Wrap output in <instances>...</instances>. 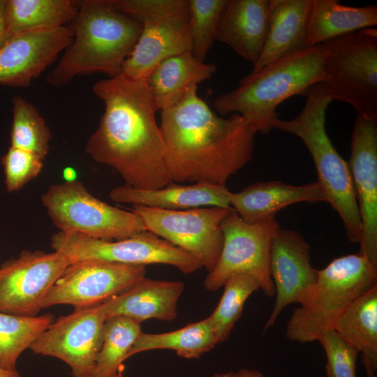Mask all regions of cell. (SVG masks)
<instances>
[{
  "label": "cell",
  "mask_w": 377,
  "mask_h": 377,
  "mask_svg": "<svg viewBox=\"0 0 377 377\" xmlns=\"http://www.w3.org/2000/svg\"><path fill=\"white\" fill-rule=\"evenodd\" d=\"M142 31L122 68L123 75L146 80L163 59L191 50L188 8L175 15L143 23Z\"/></svg>",
  "instance_id": "ac0fdd59"
},
{
  "label": "cell",
  "mask_w": 377,
  "mask_h": 377,
  "mask_svg": "<svg viewBox=\"0 0 377 377\" xmlns=\"http://www.w3.org/2000/svg\"><path fill=\"white\" fill-rule=\"evenodd\" d=\"M10 147L26 149L43 158L48 154L50 130L36 107L20 96L12 99Z\"/></svg>",
  "instance_id": "4dcf8cb0"
},
{
  "label": "cell",
  "mask_w": 377,
  "mask_h": 377,
  "mask_svg": "<svg viewBox=\"0 0 377 377\" xmlns=\"http://www.w3.org/2000/svg\"><path fill=\"white\" fill-rule=\"evenodd\" d=\"M110 3L141 24L164 19L188 8V0H110Z\"/></svg>",
  "instance_id": "d590c367"
},
{
  "label": "cell",
  "mask_w": 377,
  "mask_h": 377,
  "mask_svg": "<svg viewBox=\"0 0 377 377\" xmlns=\"http://www.w3.org/2000/svg\"><path fill=\"white\" fill-rule=\"evenodd\" d=\"M377 25V6L353 7L336 0H311L306 20L310 46Z\"/></svg>",
  "instance_id": "d4e9b609"
},
{
  "label": "cell",
  "mask_w": 377,
  "mask_h": 377,
  "mask_svg": "<svg viewBox=\"0 0 377 377\" xmlns=\"http://www.w3.org/2000/svg\"><path fill=\"white\" fill-rule=\"evenodd\" d=\"M44 159L32 151L10 147L1 159L7 191H17L35 179L43 168Z\"/></svg>",
  "instance_id": "836d02e7"
},
{
  "label": "cell",
  "mask_w": 377,
  "mask_h": 377,
  "mask_svg": "<svg viewBox=\"0 0 377 377\" xmlns=\"http://www.w3.org/2000/svg\"><path fill=\"white\" fill-rule=\"evenodd\" d=\"M222 251L215 267L204 280L205 288L216 291L231 277L246 274L258 281L260 289L268 297L275 294L269 274L272 244L280 226L275 216L248 223L232 210L221 224Z\"/></svg>",
  "instance_id": "9c48e42d"
},
{
  "label": "cell",
  "mask_w": 377,
  "mask_h": 377,
  "mask_svg": "<svg viewBox=\"0 0 377 377\" xmlns=\"http://www.w3.org/2000/svg\"><path fill=\"white\" fill-rule=\"evenodd\" d=\"M197 87L161 110L166 170L171 182L226 186L251 160L257 131L239 114L217 115Z\"/></svg>",
  "instance_id": "7a4b0ae2"
},
{
  "label": "cell",
  "mask_w": 377,
  "mask_h": 377,
  "mask_svg": "<svg viewBox=\"0 0 377 377\" xmlns=\"http://www.w3.org/2000/svg\"><path fill=\"white\" fill-rule=\"evenodd\" d=\"M269 0H227L215 40L225 43L254 66L265 44Z\"/></svg>",
  "instance_id": "ffe728a7"
},
{
  "label": "cell",
  "mask_w": 377,
  "mask_h": 377,
  "mask_svg": "<svg viewBox=\"0 0 377 377\" xmlns=\"http://www.w3.org/2000/svg\"><path fill=\"white\" fill-rule=\"evenodd\" d=\"M302 95L306 101L301 112L292 119H279L274 128L298 137L305 145L325 202L341 219L348 242L359 244L362 221L349 166L333 146L325 128L327 108L333 98L322 83L312 85Z\"/></svg>",
  "instance_id": "5b68a950"
},
{
  "label": "cell",
  "mask_w": 377,
  "mask_h": 377,
  "mask_svg": "<svg viewBox=\"0 0 377 377\" xmlns=\"http://www.w3.org/2000/svg\"><path fill=\"white\" fill-rule=\"evenodd\" d=\"M50 245L70 264L87 260L142 266L163 264L173 266L186 274L202 267L190 253L148 230L114 241L58 231L52 235Z\"/></svg>",
  "instance_id": "30bf717a"
},
{
  "label": "cell",
  "mask_w": 377,
  "mask_h": 377,
  "mask_svg": "<svg viewBox=\"0 0 377 377\" xmlns=\"http://www.w3.org/2000/svg\"><path fill=\"white\" fill-rule=\"evenodd\" d=\"M367 377H376V376H368Z\"/></svg>",
  "instance_id": "60d3db41"
},
{
  "label": "cell",
  "mask_w": 377,
  "mask_h": 377,
  "mask_svg": "<svg viewBox=\"0 0 377 377\" xmlns=\"http://www.w3.org/2000/svg\"><path fill=\"white\" fill-rule=\"evenodd\" d=\"M269 268L275 302L264 332L274 325L287 306L297 303L299 293L316 282L318 276V270L311 265L309 244L293 230H278L270 249Z\"/></svg>",
  "instance_id": "e0dca14e"
},
{
  "label": "cell",
  "mask_w": 377,
  "mask_h": 377,
  "mask_svg": "<svg viewBox=\"0 0 377 377\" xmlns=\"http://www.w3.org/2000/svg\"><path fill=\"white\" fill-rule=\"evenodd\" d=\"M92 90L105 110L86 142V153L131 187L154 189L170 184L157 110L146 80L121 74L97 81Z\"/></svg>",
  "instance_id": "6da1fadb"
},
{
  "label": "cell",
  "mask_w": 377,
  "mask_h": 377,
  "mask_svg": "<svg viewBox=\"0 0 377 377\" xmlns=\"http://www.w3.org/2000/svg\"><path fill=\"white\" fill-rule=\"evenodd\" d=\"M213 377H265L260 371L254 369H240L235 371H229L223 373H216Z\"/></svg>",
  "instance_id": "8d00e7d4"
},
{
  "label": "cell",
  "mask_w": 377,
  "mask_h": 377,
  "mask_svg": "<svg viewBox=\"0 0 377 377\" xmlns=\"http://www.w3.org/2000/svg\"><path fill=\"white\" fill-rule=\"evenodd\" d=\"M0 377H22L16 369H6L0 367Z\"/></svg>",
  "instance_id": "f35d334b"
},
{
  "label": "cell",
  "mask_w": 377,
  "mask_h": 377,
  "mask_svg": "<svg viewBox=\"0 0 377 377\" xmlns=\"http://www.w3.org/2000/svg\"><path fill=\"white\" fill-rule=\"evenodd\" d=\"M70 265L62 254L23 250L0 266V312L38 316L51 288Z\"/></svg>",
  "instance_id": "4fadbf2b"
},
{
  "label": "cell",
  "mask_w": 377,
  "mask_h": 377,
  "mask_svg": "<svg viewBox=\"0 0 377 377\" xmlns=\"http://www.w3.org/2000/svg\"><path fill=\"white\" fill-rule=\"evenodd\" d=\"M100 304L75 308L71 313L58 318L29 349L62 360L73 377H93L106 319Z\"/></svg>",
  "instance_id": "7c38bea8"
},
{
  "label": "cell",
  "mask_w": 377,
  "mask_h": 377,
  "mask_svg": "<svg viewBox=\"0 0 377 377\" xmlns=\"http://www.w3.org/2000/svg\"><path fill=\"white\" fill-rule=\"evenodd\" d=\"M114 377H121V376L119 374H117V376H115Z\"/></svg>",
  "instance_id": "ab89813d"
},
{
  "label": "cell",
  "mask_w": 377,
  "mask_h": 377,
  "mask_svg": "<svg viewBox=\"0 0 377 377\" xmlns=\"http://www.w3.org/2000/svg\"><path fill=\"white\" fill-rule=\"evenodd\" d=\"M327 357V377H357L359 351L334 329L324 332L318 340Z\"/></svg>",
  "instance_id": "e575fe53"
},
{
  "label": "cell",
  "mask_w": 377,
  "mask_h": 377,
  "mask_svg": "<svg viewBox=\"0 0 377 377\" xmlns=\"http://www.w3.org/2000/svg\"><path fill=\"white\" fill-rule=\"evenodd\" d=\"M41 202L61 232L112 241L146 230L136 213L99 200L78 180L51 185L41 195Z\"/></svg>",
  "instance_id": "ba28073f"
},
{
  "label": "cell",
  "mask_w": 377,
  "mask_h": 377,
  "mask_svg": "<svg viewBox=\"0 0 377 377\" xmlns=\"http://www.w3.org/2000/svg\"><path fill=\"white\" fill-rule=\"evenodd\" d=\"M73 39L66 26L11 36L0 47V85L28 87Z\"/></svg>",
  "instance_id": "2e32d148"
},
{
  "label": "cell",
  "mask_w": 377,
  "mask_h": 377,
  "mask_svg": "<svg viewBox=\"0 0 377 377\" xmlns=\"http://www.w3.org/2000/svg\"><path fill=\"white\" fill-rule=\"evenodd\" d=\"M91 377H92V376H91Z\"/></svg>",
  "instance_id": "b9f144b4"
},
{
  "label": "cell",
  "mask_w": 377,
  "mask_h": 377,
  "mask_svg": "<svg viewBox=\"0 0 377 377\" xmlns=\"http://www.w3.org/2000/svg\"><path fill=\"white\" fill-rule=\"evenodd\" d=\"M146 268L98 260L71 263L46 295L42 308L102 304L145 277Z\"/></svg>",
  "instance_id": "5bb4252c"
},
{
  "label": "cell",
  "mask_w": 377,
  "mask_h": 377,
  "mask_svg": "<svg viewBox=\"0 0 377 377\" xmlns=\"http://www.w3.org/2000/svg\"><path fill=\"white\" fill-rule=\"evenodd\" d=\"M6 0H0V47L10 38L6 20Z\"/></svg>",
  "instance_id": "74e56055"
},
{
  "label": "cell",
  "mask_w": 377,
  "mask_h": 377,
  "mask_svg": "<svg viewBox=\"0 0 377 377\" xmlns=\"http://www.w3.org/2000/svg\"><path fill=\"white\" fill-rule=\"evenodd\" d=\"M230 194L226 186L205 183L181 185L170 182L154 189H140L124 184L114 187L109 195L116 202L133 206L183 210L210 207L232 208Z\"/></svg>",
  "instance_id": "44dd1931"
},
{
  "label": "cell",
  "mask_w": 377,
  "mask_h": 377,
  "mask_svg": "<svg viewBox=\"0 0 377 377\" xmlns=\"http://www.w3.org/2000/svg\"><path fill=\"white\" fill-rule=\"evenodd\" d=\"M223 287V295L215 310L209 316L217 343L228 339L241 316L247 299L260 289L258 281L246 274H238L231 277Z\"/></svg>",
  "instance_id": "1f68e13d"
},
{
  "label": "cell",
  "mask_w": 377,
  "mask_h": 377,
  "mask_svg": "<svg viewBox=\"0 0 377 377\" xmlns=\"http://www.w3.org/2000/svg\"><path fill=\"white\" fill-rule=\"evenodd\" d=\"M333 329L362 355L366 373L377 370V286L355 300Z\"/></svg>",
  "instance_id": "484cf974"
},
{
  "label": "cell",
  "mask_w": 377,
  "mask_h": 377,
  "mask_svg": "<svg viewBox=\"0 0 377 377\" xmlns=\"http://www.w3.org/2000/svg\"><path fill=\"white\" fill-rule=\"evenodd\" d=\"M53 321L50 313L25 317L0 312V367L16 369L22 353Z\"/></svg>",
  "instance_id": "f546056e"
},
{
  "label": "cell",
  "mask_w": 377,
  "mask_h": 377,
  "mask_svg": "<svg viewBox=\"0 0 377 377\" xmlns=\"http://www.w3.org/2000/svg\"><path fill=\"white\" fill-rule=\"evenodd\" d=\"M348 164L362 227L358 254L377 267V116L356 113Z\"/></svg>",
  "instance_id": "9a60e30c"
},
{
  "label": "cell",
  "mask_w": 377,
  "mask_h": 377,
  "mask_svg": "<svg viewBox=\"0 0 377 377\" xmlns=\"http://www.w3.org/2000/svg\"><path fill=\"white\" fill-rule=\"evenodd\" d=\"M217 343L209 317L174 331L148 334L142 332L131 348L128 357L157 349H170L186 359H197Z\"/></svg>",
  "instance_id": "83f0119b"
},
{
  "label": "cell",
  "mask_w": 377,
  "mask_h": 377,
  "mask_svg": "<svg viewBox=\"0 0 377 377\" xmlns=\"http://www.w3.org/2000/svg\"><path fill=\"white\" fill-rule=\"evenodd\" d=\"M302 202H325L318 182L299 186L281 181L256 182L239 192H231L230 198V207L248 223L275 216L281 209Z\"/></svg>",
  "instance_id": "7402d4cb"
},
{
  "label": "cell",
  "mask_w": 377,
  "mask_h": 377,
  "mask_svg": "<svg viewBox=\"0 0 377 377\" xmlns=\"http://www.w3.org/2000/svg\"><path fill=\"white\" fill-rule=\"evenodd\" d=\"M227 0H188L191 52L205 61L215 40L216 30Z\"/></svg>",
  "instance_id": "d6a6232c"
},
{
  "label": "cell",
  "mask_w": 377,
  "mask_h": 377,
  "mask_svg": "<svg viewBox=\"0 0 377 377\" xmlns=\"http://www.w3.org/2000/svg\"><path fill=\"white\" fill-rule=\"evenodd\" d=\"M216 71L214 64L198 60L190 51L163 59L146 79L156 110L175 105L190 86L209 80Z\"/></svg>",
  "instance_id": "cb8c5ba5"
},
{
  "label": "cell",
  "mask_w": 377,
  "mask_h": 377,
  "mask_svg": "<svg viewBox=\"0 0 377 377\" xmlns=\"http://www.w3.org/2000/svg\"><path fill=\"white\" fill-rule=\"evenodd\" d=\"M146 230L197 258L208 272L216 266L223 244L221 224L232 208L168 210L134 205Z\"/></svg>",
  "instance_id": "8fae6325"
},
{
  "label": "cell",
  "mask_w": 377,
  "mask_h": 377,
  "mask_svg": "<svg viewBox=\"0 0 377 377\" xmlns=\"http://www.w3.org/2000/svg\"><path fill=\"white\" fill-rule=\"evenodd\" d=\"M79 1L6 0L5 13L10 37L22 32L56 29L75 19Z\"/></svg>",
  "instance_id": "4316f807"
},
{
  "label": "cell",
  "mask_w": 377,
  "mask_h": 377,
  "mask_svg": "<svg viewBox=\"0 0 377 377\" xmlns=\"http://www.w3.org/2000/svg\"><path fill=\"white\" fill-rule=\"evenodd\" d=\"M73 21V41L47 82L60 87L78 75L101 73L114 77L121 75L142 24L116 10L110 0L79 1Z\"/></svg>",
  "instance_id": "3957f363"
},
{
  "label": "cell",
  "mask_w": 377,
  "mask_h": 377,
  "mask_svg": "<svg viewBox=\"0 0 377 377\" xmlns=\"http://www.w3.org/2000/svg\"><path fill=\"white\" fill-rule=\"evenodd\" d=\"M142 332L140 323L128 317L114 316L107 318L93 377L117 376Z\"/></svg>",
  "instance_id": "f1b7e54d"
},
{
  "label": "cell",
  "mask_w": 377,
  "mask_h": 377,
  "mask_svg": "<svg viewBox=\"0 0 377 377\" xmlns=\"http://www.w3.org/2000/svg\"><path fill=\"white\" fill-rule=\"evenodd\" d=\"M323 84L333 101L377 116V29H363L323 43Z\"/></svg>",
  "instance_id": "52a82bcc"
},
{
  "label": "cell",
  "mask_w": 377,
  "mask_h": 377,
  "mask_svg": "<svg viewBox=\"0 0 377 377\" xmlns=\"http://www.w3.org/2000/svg\"><path fill=\"white\" fill-rule=\"evenodd\" d=\"M184 289L179 281L143 278L128 289L100 304L107 318L124 316L141 324L148 319L171 321Z\"/></svg>",
  "instance_id": "d6986e66"
},
{
  "label": "cell",
  "mask_w": 377,
  "mask_h": 377,
  "mask_svg": "<svg viewBox=\"0 0 377 377\" xmlns=\"http://www.w3.org/2000/svg\"><path fill=\"white\" fill-rule=\"evenodd\" d=\"M377 286V267L360 254L337 258L318 270L316 282L298 294L285 336L301 343L318 341L358 297Z\"/></svg>",
  "instance_id": "8992f818"
},
{
  "label": "cell",
  "mask_w": 377,
  "mask_h": 377,
  "mask_svg": "<svg viewBox=\"0 0 377 377\" xmlns=\"http://www.w3.org/2000/svg\"><path fill=\"white\" fill-rule=\"evenodd\" d=\"M325 59L323 43L295 51L244 76L214 107L221 115L239 114L257 132L267 133L279 119L276 108L282 102L323 82Z\"/></svg>",
  "instance_id": "277c9868"
},
{
  "label": "cell",
  "mask_w": 377,
  "mask_h": 377,
  "mask_svg": "<svg viewBox=\"0 0 377 377\" xmlns=\"http://www.w3.org/2000/svg\"><path fill=\"white\" fill-rule=\"evenodd\" d=\"M310 4L311 0H269L266 38L252 71L310 46L306 35Z\"/></svg>",
  "instance_id": "603a6c76"
}]
</instances>
